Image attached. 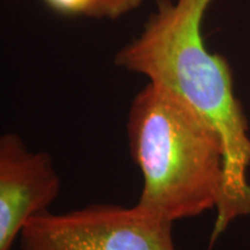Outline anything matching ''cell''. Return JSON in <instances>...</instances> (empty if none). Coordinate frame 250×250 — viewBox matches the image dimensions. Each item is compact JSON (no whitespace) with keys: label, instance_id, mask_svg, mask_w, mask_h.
<instances>
[{"label":"cell","instance_id":"cell-1","mask_svg":"<svg viewBox=\"0 0 250 250\" xmlns=\"http://www.w3.org/2000/svg\"><path fill=\"white\" fill-rule=\"evenodd\" d=\"M212 0H155L142 33L115 55V65L173 90L220 133L225 183L211 242L234 219L250 214L249 125L233 88L226 58L211 54L202 36Z\"/></svg>","mask_w":250,"mask_h":250},{"label":"cell","instance_id":"cell-4","mask_svg":"<svg viewBox=\"0 0 250 250\" xmlns=\"http://www.w3.org/2000/svg\"><path fill=\"white\" fill-rule=\"evenodd\" d=\"M62 181L46 152H31L14 132L0 137V250H11L23 227L48 212Z\"/></svg>","mask_w":250,"mask_h":250},{"label":"cell","instance_id":"cell-5","mask_svg":"<svg viewBox=\"0 0 250 250\" xmlns=\"http://www.w3.org/2000/svg\"><path fill=\"white\" fill-rule=\"evenodd\" d=\"M146 0H44L59 14L116 20L139 8Z\"/></svg>","mask_w":250,"mask_h":250},{"label":"cell","instance_id":"cell-2","mask_svg":"<svg viewBox=\"0 0 250 250\" xmlns=\"http://www.w3.org/2000/svg\"><path fill=\"white\" fill-rule=\"evenodd\" d=\"M126 131L143 175L139 210L175 223L217 208L225 183L224 142L189 103L149 81L131 103Z\"/></svg>","mask_w":250,"mask_h":250},{"label":"cell","instance_id":"cell-3","mask_svg":"<svg viewBox=\"0 0 250 250\" xmlns=\"http://www.w3.org/2000/svg\"><path fill=\"white\" fill-rule=\"evenodd\" d=\"M174 223L136 205L92 204L67 213L31 218L21 232L22 250H176Z\"/></svg>","mask_w":250,"mask_h":250}]
</instances>
